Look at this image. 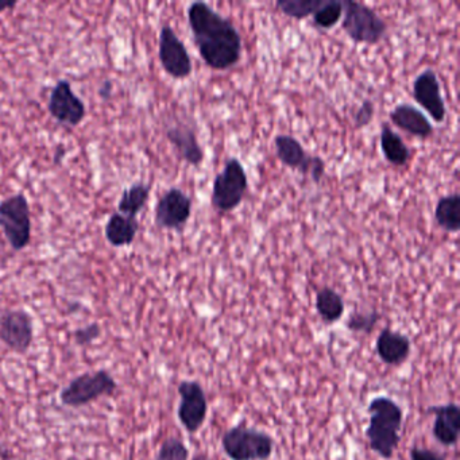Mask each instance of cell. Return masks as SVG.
Here are the masks:
<instances>
[{
	"label": "cell",
	"mask_w": 460,
	"mask_h": 460,
	"mask_svg": "<svg viewBox=\"0 0 460 460\" xmlns=\"http://www.w3.org/2000/svg\"><path fill=\"white\" fill-rule=\"evenodd\" d=\"M381 314L376 311L355 312L347 320L346 325L349 331L357 333H371L376 324H378Z\"/></svg>",
	"instance_id": "26"
},
{
	"label": "cell",
	"mask_w": 460,
	"mask_h": 460,
	"mask_svg": "<svg viewBox=\"0 0 460 460\" xmlns=\"http://www.w3.org/2000/svg\"><path fill=\"white\" fill-rule=\"evenodd\" d=\"M249 190V177L238 158H228L212 184L211 204L220 214L241 206Z\"/></svg>",
	"instance_id": "5"
},
{
	"label": "cell",
	"mask_w": 460,
	"mask_h": 460,
	"mask_svg": "<svg viewBox=\"0 0 460 460\" xmlns=\"http://www.w3.org/2000/svg\"><path fill=\"white\" fill-rule=\"evenodd\" d=\"M18 6L17 0H0V14L6 10H14Z\"/></svg>",
	"instance_id": "32"
},
{
	"label": "cell",
	"mask_w": 460,
	"mask_h": 460,
	"mask_svg": "<svg viewBox=\"0 0 460 460\" xmlns=\"http://www.w3.org/2000/svg\"><path fill=\"white\" fill-rule=\"evenodd\" d=\"M341 28L355 44L376 45L387 33V23L376 10L355 0H343Z\"/></svg>",
	"instance_id": "3"
},
{
	"label": "cell",
	"mask_w": 460,
	"mask_h": 460,
	"mask_svg": "<svg viewBox=\"0 0 460 460\" xmlns=\"http://www.w3.org/2000/svg\"><path fill=\"white\" fill-rule=\"evenodd\" d=\"M155 460H190V449L180 438H168L161 444Z\"/></svg>",
	"instance_id": "27"
},
{
	"label": "cell",
	"mask_w": 460,
	"mask_h": 460,
	"mask_svg": "<svg viewBox=\"0 0 460 460\" xmlns=\"http://www.w3.org/2000/svg\"><path fill=\"white\" fill-rule=\"evenodd\" d=\"M48 111L58 125L77 128L85 119L87 107L84 102L74 93L71 83L61 79L50 91Z\"/></svg>",
	"instance_id": "10"
},
{
	"label": "cell",
	"mask_w": 460,
	"mask_h": 460,
	"mask_svg": "<svg viewBox=\"0 0 460 460\" xmlns=\"http://www.w3.org/2000/svg\"><path fill=\"white\" fill-rule=\"evenodd\" d=\"M435 222L441 230L449 234L459 233L460 230V195L443 196L438 199L435 207Z\"/></svg>",
	"instance_id": "22"
},
{
	"label": "cell",
	"mask_w": 460,
	"mask_h": 460,
	"mask_svg": "<svg viewBox=\"0 0 460 460\" xmlns=\"http://www.w3.org/2000/svg\"><path fill=\"white\" fill-rule=\"evenodd\" d=\"M34 339L33 316L25 309H10L0 317V341L18 354H25Z\"/></svg>",
	"instance_id": "13"
},
{
	"label": "cell",
	"mask_w": 460,
	"mask_h": 460,
	"mask_svg": "<svg viewBox=\"0 0 460 460\" xmlns=\"http://www.w3.org/2000/svg\"><path fill=\"white\" fill-rule=\"evenodd\" d=\"M323 0H277L276 7L292 20L301 21L314 15Z\"/></svg>",
	"instance_id": "25"
},
{
	"label": "cell",
	"mask_w": 460,
	"mask_h": 460,
	"mask_svg": "<svg viewBox=\"0 0 460 460\" xmlns=\"http://www.w3.org/2000/svg\"><path fill=\"white\" fill-rule=\"evenodd\" d=\"M379 145L385 160L392 165L405 166L411 161V152L403 139L392 130L387 123H382L381 134H379Z\"/></svg>",
	"instance_id": "20"
},
{
	"label": "cell",
	"mask_w": 460,
	"mask_h": 460,
	"mask_svg": "<svg viewBox=\"0 0 460 460\" xmlns=\"http://www.w3.org/2000/svg\"><path fill=\"white\" fill-rule=\"evenodd\" d=\"M190 460H212V457L208 456L207 454H196L193 455V457Z\"/></svg>",
	"instance_id": "34"
},
{
	"label": "cell",
	"mask_w": 460,
	"mask_h": 460,
	"mask_svg": "<svg viewBox=\"0 0 460 460\" xmlns=\"http://www.w3.org/2000/svg\"><path fill=\"white\" fill-rule=\"evenodd\" d=\"M317 314L322 317L323 322L327 324H333L339 322L344 314V300L341 295L332 288L324 287L316 293Z\"/></svg>",
	"instance_id": "23"
},
{
	"label": "cell",
	"mask_w": 460,
	"mask_h": 460,
	"mask_svg": "<svg viewBox=\"0 0 460 460\" xmlns=\"http://www.w3.org/2000/svg\"><path fill=\"white\" fill-rule=\"evenodd\" d=\"M370 421L365 435L371 451L384 459H392L400 446V430L402 427L403 411L392 398L376 397L368 403Z\"/></svg>",
	"instance_id": "2"
},
{
	"label": "cell",
	"mask_w": 460,
	"mask_h": 460,
	"mask_svg": "<svg viewBox=\"0 0 460 460\" xmlns=\"http://www.w3.org/2000/svg\"><path fill=\"white\" fill-rule=\"evenodd\" d=\"M101 325L98 323H91V324L75 330L74 339L77 346L87 347L101 336Z\"/></svg>",
	"instance_id": "28"
},
{
	"label": "cell",
	"mask_w": 460,
	"mask_h": 460,
	"mask_svg": "<svg viewBox=\"0 0 460 460\" xmlns=\"http://www.w3.org/2000/svg\"><path fill=\"white\" fill-rule=\"evenodd\" d=\"M411 96L430 119L436 123H444L447 117L446 102L441 95V85L438 75L433 69L427 68L417 75L411 85Z\"/></svg>",
	"instance_id": "14"
},
{
	"label": "cell",
	"mask_w": 460,
	"mask_h": 460,
	"mask_svg": "<svg viewBox=\"0 0 460 460\" xmlns=\"http://www.w3.org/2000/svg\"><path fill=\"white\" fill-rule=\"evenodd\" d=\"M180 405L177 417L185 430L190 433L198 432L208 413V401L206 392L198 381H181L179 387Z\"/></svg>",
	"instance_id": "12"
},
{
	"label": "cell",
	"mask_w": 460,
	"mask_h": 460,
	"mask_svg": "<svg viewBox=\"0 0 460 460\" xmlns=\"http://www.w3.org/2000/svg\"><path fill=\"white\" fill-rule=\"evenodd\" d=\"M376 352L379 359L386 365L400 366L411 355V341L402 333L385 328L376 338Z\"/></svg>",
	"instance_id": "18"
},
{
	"label": "cell",
	"mask_w": 460,
	"mask_h": 460,
	"mask_svg": "<svg viewBox=\"0 0 460 460\" xmlns=\"http://www.w3.org/2000/svg\"><path fill=\"white\" fill-rule=\"evenodd\" d=\"M98 93L102 101L109 102L112 98V93H114V83H112V80H103L101 87H99Z\"/></svg>",
	"instance_id": "31"
},
{
	"label": "cell",
	"mask_w": 460,
	"mask_h": 460,
	"mask_svg": "<svg viewBox=\"0 0 460 460\" xmlns=\"http://www.w3.org/2000/svg\"><path fill=\"white\" fill-rule=\"evenodd\" d=\"M138 231V219L115 212L107 220L104 236L112 247H126L134 243Z\"/></svg>",
	"instance_id": "19"
},
{
	"label": "cell",
	"mask_w": 460,
	"mask_h": 460,
	"mask_svg": "<svg viewBox=\"0 0 460 460\" xmlns=\"http://www.w3.org/2000/svg\"><path fill=\"white\" fill-rule=\"evenodd\" d=\"M389 118L395 128L417 138H429L435 131L429 119L419 109L409 103L397 104L390 111Z\"/></svg>",
	"instance_id": "17"
},
{
	"label": "cell",
	"mask_w": 460,
	"mask_h": 460,
	"mask_svg": "<svg viewBox=\"0 0 460 460\" xmlns=\"http://www.w3.org/2000/svg\"><path fill=\"white\" fill-rule=\"evenodd\" d=\"M187 17L196 49L207 66L214 71H228L238 66L243 40L233 21L204 2L190 4Z\"/></svg>",
	"instance_id": "1"
},
{
	"label": "cell",
	"mask_w": 460,
	"mask_h": 460,
	"mask_svg": "<svg viewBox=\"0 0 460 460\" xmlns=\"http://www.w3.org/2000/svg\"><path fill=\"white\" fill-rule=\"evenodd\" d=\"M165 136L182 161L193 168H199L203 164L206 153L199 144L198 133L193 126L184 122L172 123L166 126Z\"/></svg>",
	"instance_id": "15"
},
{
	"label": "cell",
	"mask_w": 460,
	"mask_h": 460,
	"mask_svg": "<svg viewBox=\"0 0 460 460\" xmlns=\"http://www.w3.org/2000/svg\"><path fill=\"white\" fill-rule=\"evenodd\" d=\"M0 228L14 252H22L31 244V211L25 193L0 201Z\"/></svg>",
	"instance_id": "6"
},
{
	"label": "cell",
	"mask_w": 460,
	"mask_h": 460,
	"mask_svg": "<svg viewBox=\"0 0 460 460\" xmlns=\"http://www.w3.org/2000/svg\"><path fill=\"white\" fill-rule=\"evenodd\" d=\"M118 385L114 376L107 370L84 373L69 382L60 393L63 405L69 408H82L104 395L117 392Z\"/></svg>",
	"instance_id": "7"
},
{
	"label": "cell",
	"mask_w": 460,
	"mask_h": 460,
	"mask_svg": "<svg viewBox=\"0 0 460 460\" xmlns=\"http://www.w3.org/2000/svg\"><path fill=\"white\" fill-rule=\"evenodd\" d=\"M158 58L164 71L174 80H185L192 75V58L184 42L171 25H164L158 37Z\"/></svg>",
	"instance_id": "9"
},
{
	"label": "cell",
	"mask_w": 460,
	"mask_h": 460,
	"mask_svg": "<svg viewBox=\"0 0 460 460\" xmlns=\"http://www.w3.org/2000/svg\"><path fill=\"white\" fill-rule=\"evenodd\" d=\"M411 460H447V456L446 455L432 451V449L414 446L411 449Z\"/></svg>",
	"instance_id": "30"
},
{
	"label": "cell",
	"mask_w": 460,
	"mask_h": 460,
	"mask_svg": "<svg viewBox=\"0 0 460 460\" xmlns=\"http://www.w3.org/2000/svg\"><path fill=\"white\" fill-rule=\"evenodd\" d=\"M222 448L231 460H269L274 440L269 433L238 424L223 435Z\"/></svg>",
	"instance_id": "4"
},
{
	"label": "cell",
	"mask_w": 460,
	"mask_h": 460,
	"mask_svg": "<svg viewBox=\"0 0 460 460\" xmlns=\"http://www.w3.org/2000/svg\"><path fill=\"white\" fill-rule=\"evenodd\" d=\"M343 15V2L339 0H323L322 6L312 15L314 26L319 31L335 28Z\"/></svg>",
	"instance_id": "24"
},
{
	"label": "cell",
	"mask_w": 460,
	"mask_h": 460,
	"mask_svg": "<svg viewBox=\"0 0 460 460\" xmlns=\"http://www.w3.org/2000/svg\"><path fill=\"white\" fill-rule=\"evenodd\" d=\"M427 413L435 416L432 433L441 446H455L459 440L460 408L456 403L430 406Z\"/></svg>",
	"instance_id": "16"
},
{
	"label": "cell",
	"mask_w": 460,
	"mask_h": 460,
	"mask_svg": "<svg viewBox=\"0 0 460 460\" xmlns=\"http://www.w3.org/2000/svg\"><path fill=\"white\" fill-rule=\"evenodd\" d=\"M274 147L277 158L282 165L300 172L304 176L311 177L312 181L320 184L325 174V163L322 157L308 155L297 138L287 134L274 138Z\"/></svg>",
	"instance_id": "8"
},
{
	"label": "cell",
	"mask_w": 460,
	"mask_h": 460,
	"mask_svg": "<svg viewBox=\"0 0 460 460\" xmlns=\"http://www.w3.org/2000/svg\"><path fill=\"white\" fill-rule=\"evenodd\" d=\"M64 157H66V149H64L63 146H58V150H56L55 158H53V163H55L56 165H60L61 161L64 160Z\"/></svg>",
	"instance_id": "33"
},
{
	"label": "cell",
	"mask_w": 460,
	"mask_h": 460,
	"mask_svg": "<svg viewBox=\"0 0 460 460\" xmlns=\"http://www.w3.org/2000/svg\"><path fill=\"white\" fill-rule=\"evenodd\" d=\"M150 192H152V184H145V182H136V184L126 188L118 201V212L125 217L137 219L139 212L149 201Z\"/></svg>",
	"instance_id": "21"
},
{
	"label": "cell",
	"mask_w": 460,
	"mask_h": 460,
	"mask_svg": "<svg viewBox=\"0 0 460 460\" xmlns=\"http://www.w3.org/2000/svg\"><path fill=\"white\" fill-rule=\"evenodd\" d=\"M374 114H376V109H374L373 102L368 101V99L367 101H363V103L360 104L359 109H358L354 115L355 128H363L370 125L373 122Z\"/></svg>",
	"instance_id": "29"
},
{
	"label": "cell",
	"mask_w": 460,
	"mask_h": 460,
	"mask_svg": "<svg viewBox=\"0 0 460 460\" xmlns=\"http://www.w3.org/2000/svg\"><path fill=\"white\" fill-rule=\"evenodd\" d=\"M192 215V199L180 190L171 188L155 204V223L161 230L181 233Z\"/></svg>",
	"instance_id": "11"
}]
</instances>
